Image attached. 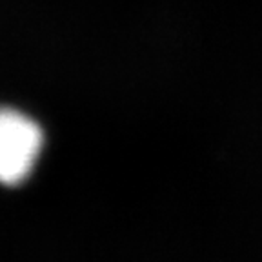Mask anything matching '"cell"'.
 <instances>
[{"mask_svg":"<svg viewBox=\"0 0 262 262\" xmlns=\"http://www.w3.org/2000/svg\"><path fill=\"white\" fill-rule=\"evenodd\" d=\"M42 146L44 133L37 122L15 110H0V184H22Z\"/></svg>","mask_w":262,"mask_h":262,"instance_id":"1","label":"cell"}]
</instances>
